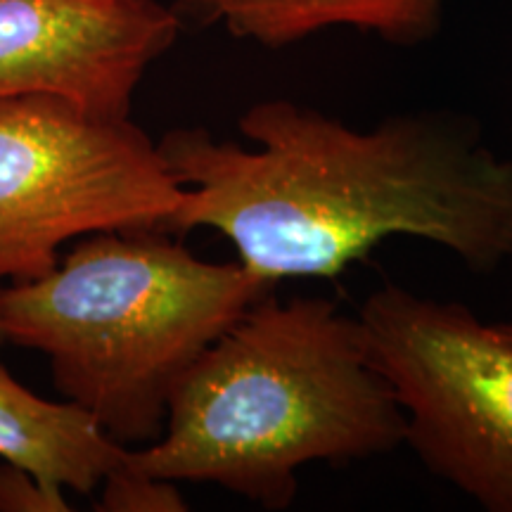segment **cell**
<instances>
[{"instance_id": "cell-1", "label": "cell", "mask_w": 512, "mask_h": 512, "mask_svg": "<svg viewBox=\"0 0 512 512\" xmlns=\"http://www.w3.org/2000/svg\"><path fill=\"white\" fill-rule=\"evenodd\" d=\"M242 140L202 126L157 140L183 185L166 233L209 228L261 278H337L392 238L446 249L475 273L512 259V157L441 114L373 128L271 98L238 119Z\"/></svg>"}, {"instance_id": "cell-2", "label": "cell", "mask_w": 512, "mask_h": 512, "mask_svg": "<svg viewBox=\"0 0 512 512\" xmlns=\"http://www.w3.org/2000/svg\"><path fill=\"white\" fill-rule=\"evenodd\" d=\"M406 420L358 316L332 299L264 294L192 363L152 444L128 463L169 482L221 486L292 508L299 472L403 446Z\"/></svg>"}, {"instance_id": "cell-3", "label": "cell", "mask_w": 512, "mask_h": 512, "mask_svg": "<svg viewBox=\"0 0 512 512\" xmlns=\"http://www.w3.org/2000/svg\"><path fill=\"white\" fill-rule=\"evenodd\" d=\"M164 230L86 235L41 278L0 287L5 342L48 356L62 399L124 448L152 444L192 363L278 283Z\"/></svg>"}, {"instance_id": "cell-4", "label": "cell", "mask_w": 512, "mask_h": 512, "mask_svg": "<svg viewBox=\"0 0 512 512\" xmlns=\"http://www.w3.org/2000/svg\"><path fill=\"white\" fill-rule=\"evenodd\" d=\"M183 185L131 117L53 95L0 100V280L60 264V247L107 230H164Z\"/></svg>"}, {"instance_id": "cell-5", "label": "cell", "mask_w": 512, "mask_h": 512, "mask_svg": "<svg viewBox=\"0 0 512 512\" xmlns=\"http://www.w3.org/2000/svg\"><path fill=\"white\" fill-rule=\"evenodd\" d=\"M408 446L489 512H512V337L460 302L384 283L356 313Z\"/></svg>"}, {"instance_id": "cell-6", "label": "cell", "mask_w": 512, "mask_h": 512, "mask_svg": "<svg viewBox=\"0 0 512 512\" xmlns=\"http://www.w3.org/2000/svg\"><path fill=\"white\" fill-rule=\"evenodd\" d=\"M181 29L159 0H0V100L53 95L126 119Z\"/></svg>"}, {"instance_id": "cell-7", "label": "cell", "mask_w": 512, "mask_h": 512, "mask_svg": "<svg viewBox=\"0 0 512 512\" xmlns=\"http://www.w3.org/2000/svg\"><path fill=\"white\" fill-rule=\"evenodd\" d=\"M446 0H176L183 24L219 27L268 50L297 46L330 29L375 34L392 46H420L441 27Z\"/></svg>"}, {"instance_id": "cell-8", "label": "cell", "mask_w": 512, "mask_h": 512, "mask_svg": "<svg viewBox=\"0 0 512 512\" xmlns=\"http://www.w3.org/2000/svg\"><path fill=\"white\" fill-rule=\"evenodd\" d=\"M128 448L74 401H50L19 384L0 363V458L31 472L53 494H91Z\"/></svg>"}, {"instance_id": "cell-9", "label": "cell", "mask_w": 512, "mask_h": 512, "mask_svg": "<svg viewBox=\"0 0 512 512\" xmlns=\"http://www.w3.org/2000/svg\"><path fill=\"white\" fill-rule=\"evenodd\" d=\"M98 510L102 512H183L188 503L176 482L147 475L126 460L102 479Z\"/></svg>"}, {"instance_id": "cell-10", "label": "cell", "mask_w": 512, "mask_h": 512, "mask_svg": "<svg viewBox=\"0 0 512 512\" xmlns=\"http://www.w3.org/2000/svg\"><path fill=\"white\" fill-rule=\"evenodd\" d=\"M64 494H53L22 467L0 465V512H67Z\"/></svg>"}, {"instance_id": "cell-11", "label": "cell", "mask_w": 512, "mask_h": 512, "mask_svg": "<svg viewBox=\"0 0 512 512\" xmlns=\"http://www.w3.org/2000/svg\"><path fill=\"white\" fill-rule=\"evenodd\" d=\"M501 328H503V332H508V335L512 337V323H501Z\"/></svg>"}, {"instance_id": "cell-12", "label": "cell", "mask_w": 512, "mask_h": 512, "mask_svg": "<svg viewBox=\"0 0 512 512\" xmlns=\"http://www.w3.org/2000/svg\"><path fill=\"white\" fill-rule=\"evenodd\" d=\"M0 344H5V335H3V330H0Z\"/></svg>"}]
</instances>
